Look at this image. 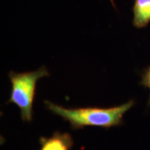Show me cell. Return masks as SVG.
<instances>
[{"label": "cell", "mask_w": 150, "mask_h": 150, "mask_svg": "<svg viewBox=\"0 0 150 150\" xmlns=\"http://www.w3.org/2000/svg\"><path fill=\"white\" fill-rule=\"evenodd\" d=\"M45 105L48 110L68 121L74 130L87 126L109 129L123 124V115L134 106V101L130 100L120 106L112 108H66L49 101H45Z\"/></svg>", "instance_id": "1"}, {"label": "cell", "mask_w": 150, "mask_h": 150, "mask_svg": "<svg viewBox=\"0 0 150 150\" xmlns=\"http://www.w3.org/2000/svg\"><path fill=\"white\" fill-rule=\"evenodd\" d=\"M45 66L33 72L8 74L12 83L10 98L7 103H14L20 108L22 120L31 122L33 119V104L35 97L36 85L39 79L49 76Z\"/></svg>", "instance_id": "2"}, {"label": "cell", "mask_w": 150, "mask_h": 150, "mask_svg": "<svg viewBox=\"0 0 150 150\" xmlns=\"http://www.w3.org/2000/svg\"><path fill=\"white\" fill-rule=\"evenodd\" d=\"M40 150H70L74 145V139L69 133L54 132L50 138L41 137Z\"/></svg>", "instance_id": "3"}, {"label": "cell", "mask_w": 150, "mask_h": 150, "mask_svg": "<svg viewBox=\"0 0 150 150\" xmlns=\"http://www.w3.org/2000/svg\"><path fill=\"white\" fill-rule=\"evenodd\" d=\"M133 25L144 28L150 23V0H134Z\"/></svg>", "instance_id": "4"}, {"label": "cell", "mask_w": 150, "mask_h": 150, "mask_svg": "<svg viewBox=\"0 0 150 150\" xmlns=\"http://www.w3.org/2000/svg\"><path fill=\"white\" fill-rule=\"evenodd\" d=\"M140 84L150 89V67L147 68L144 71V73L142 74V81H141ZM149 106H150V97L149 100Z\"/></svg>", "instance_id": "5"}, {"label": "cell", "mask_w": 150, "mask_h": 150, "mask_svg": "<svg viewBox=\"0 0 150 150\" xmlns=\"http://www.w3.org/2000/svg\"><path fill=\"white\" fill-rule=\"evenodd\" d=\"M110 1H111V4H112V6H113L115 8H116V5H115V4H114V1H113V0H110Z\"/></svg>", "instance_id": "6"}]
</instances>
